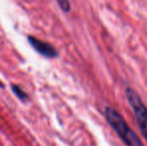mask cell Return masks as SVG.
Masks as SVG:
<instances>
[{
	"label": "cell",
	"mask_w": 147,
	"mask_h": 146,
	"mask_svg": "<svg viewBox=\"0 0 147 146\" xmlns=\"http://www.w3.org/2000/svg\"><path fill=\"white\" fill-rule=\"evenodd\" d=\"M104 116L108 124L117 133L122 141L127 146H143V143L140 140L136 133L128 126L127 122L123 116H121L117 110L110 106H106L104 109Z\"/></svg>",
	"instance_id": "cell-1"
},
{
	"label": "cell",
	"mask_w": 147,
	"mask_h": 146,
	"mask_svg": "<svg viewBox=\"0 0 147 146\" xmlns=\"http://www.w3.org/2000/svg\"><path fill=\"white\" fill-rule=\"evenodd\" d=\"M126 97L134 112L136 122L139 127L140 133L147 140V107L142 102L141 98L132 88H126Z\"/></svg>",
	"instance_id": "cell-2"
},
{
	"label": "cell",
	"mask_w": 147,
	"mask_h": 146,
	"mask_svg": "<svg viewBox=\"0 0 147 146\" xmlns=\"http://www.w3.org/2000/svg\"><path fill=\"white\" fill-rule=\"evenodd\" d=\"M28 41H29L31 46L42 56L47 57V58H55L58 55L56 49L49 43L44 42V41L40 40L34 36H28Z\"/></svg>",
	"instance_id": "cell-3"
},
{
	"label": "cell",
	"mask_w": 147,
	"mask_h": 146,
	"mask_svg": "<svg viewBox=\"0 0 147 146\" xmlns=\"http://www.w3.org/2000/svg\"><path fill=\"white\" fill-rule=\"evenodd\" d=\"M11 88H12V91H13V93L15 94V95L17 96V97L19 98L20 100H22V101H26V100H28L27 93H26V92L24 91L23 89H21V88H20L18 85L12 84Z\"/></svg>",
	"instance_id": "cell-4"
},
{
	"label": "cell",
	"mask_w": 147,
	"mask_h": 146,
	"mask_svg": "<svg viewBox=\"0 0 147 146\" xmlns=\"http://www.w3.org/2000/svg\"><path fill=\"white\" fill-rule=\"evenodd\" d=\"M58 3L59 7L61 8L62 11L64 12H69L70 11V3L69 0H56Z\"/></svg>",
	"instance_id": "cell-5"
}]
</instances>
